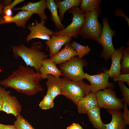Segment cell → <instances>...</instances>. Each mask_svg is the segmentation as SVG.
<instances>
[{
    "label": "cell",
    "instance_id": "5b68a950",
    "mask_svg": "<svg viewBox=\"0 0 129 129\" xmlns=\"http://www.w3.org/2000/svg\"><path fill=\"white\" fill-rule=\"evenodd\" d=\"M99 9L85 13V22L79 35L85 39H91L98 42L102 27L98 20Z\"/></svg>",
    "mask_w": 129,
    "mask_h": 129
},
{
    "label": "cell",
    "instance_id": "4316f807",
    "mask_svg": "<svg viewBox=\"0 0 129 129\" xmlns=\"http://www.w3.org/2000/svg\"><path fill=\"white\" fill-rule=\"evenodd\" d=\"M14 122V125L17 129H35L30 123L20 114Z\"/></svg>",
    "mask_w": 129,
    "mask_h": 129
},
{
    "label": "cell",
    "instance_id": "f1b7e54d",
    "mask_svg": "<svg viewBox=\"0 0 129 129\" xmlns=\"http://www.w3.org/2000/svg\"><path fill=\"white\" fill-rule=\"evenodd\" d=\"M118 84L121 91L123 102L129 105V89L124 85L123 82L118 81Z\"/></svg>",
    "mask_w": 129,
    "mask_h": 129
},
{
    "label": "cell",
    "instance_id": "ab89813d",
    "mask_svg": "<svg viewBox=\"0 0 129 129\" xmlns=\"http://www.w3.org/2000/svg\"><path fill=\"white\" fill-rule=\"evenodd\" d=\"M4 7V5L3 3L0 2V17L1 14L2 13V11Z\"/></svg>",
    "mask_w": 129,
    "mask_h": 129
},
{
    "label": "cell",
    "instance_id": "8992f818",
    "mask_svg": "<svg viewBox=\"0 0 129 129\" xmlns=\"http://www.w3.org/2000/svg\"><path fill=\"white\" fill-rule=\"evenodd\" d=\"M73 15L71 23L63 30L54 32L57 36H66L76 38L85 22V14L79 7L72 8L68 11Z\"/></svg>",
    "mask_w": 129,
    "mask_h": 129
},
{
    "label": "cell",
    "instance_id": "cb8c5ba5",
    "mask_svg": "<svg viewBox=\"0 0 129 129\" xmlns=\"http://www.w3.org/2000/svg\"><path fill=\"white\" fill-rule=\"evenodd\" d=\"M100 0H82L80 7L81 10L86 13L99 9Z\"/></svg>",
    "mask_w": 129,
    "mask_h": 129
},
{
    "label": "cell",
    "instance_id": "484cf974",
    "mask_svg": "<svg viewBox=\"0 0 129 129\" xmlns=\"http://www.w3.org/2000/svg\"><path fill=\"white\" fill-rule=\"evenodd\" d=\"M72 48L76 51L78 57L82 58L85 55L88 54L90 51L91 49L88 46H84L81 45L75 41H73L70 43Z\"/></svg>",
    "mask_w": 129,
    "mask_h": 129
},
{
    "label": "cell",
    "instance_id": "52a82bcc",
    "mask_svg": "<svg viewBox=\"0 0 129 129\" xmlns=\"http://www.w3.org/2000/svg\"><path fill=\"white\" fill-rule=\"evenodd\" d=\"M98 106L108 110L120 111L123 109L122 99L117 97L113 89L108 88L99 91L95 93Z\"/></svg>",
    "mask_w": 129,
    "mask_h": 129
},
{
    "label": "cell",
    "instance_id": "d6986e66",
    "mask_svg": "<svg viewBox=\"0 0 129 129\" xmlns=\"http://www.w3.org/2000/svg\"><path fill=\"white\" fill-rule=\"evenodd\" d=\"M112 115L111 122L105 124L106 129H128L127 125L123 120V113L121 111L107 109Z\"/></svg>",
    "mask_w": 129,
    "mask_h": 129
},
{
    "label": "cell",
    "instance_id": "3957f363",
    "mask_svg": "<svg viewBox=\"0 0 129 129\" xmlns=\"http://www.w3.org/2000/svg\"><path fill=\"white\" fill-rule=\"evenodd\" d=\"M62 94L77 105L79 101L90 92L91 86L83 81H74L63 78L62 79Z\"/></svg>",
    "mask_w": 129,
    "mask_h": 129
},
{
    "label": "cell",
    "instance_id": "836d02e7",
    "mask_svg": "<svg viewBox=\"0 0 129 129\" xmlns=\"http://www.w3.org/2000/svg\"><path fill=\"white\" fill-rule=\"evenodd\" d=\"M115 16H118L123 17H124L127 22L128 25L129 24V18L126 16L122 10L120 9L116 8L115 13Z\"/></svg>",
    "mask_w": 129,
    "mask_h": 129
},
{
    "label": "cell",
    "instance_id": "8d00e7d4",
    "mask_svg": "<svg viewBox=\"0 0 129 129\" xmlns=\"http://www.w3.org/2000/svg\"><path fill=\"white\" fill-rule=\"evenodd\" d=\"M0 129H17L14 125H5L0 123Z\"/></svg>",
    "mask_w": 129,
    "mask_h": 129
},
{
    "label": "cell",
    "instance_id": "ba28073f",
    "mask_svg": "<svg viewBox=\"0 0 129 129\" xmlns=\"http://www.w3.org/2000/svg\"><path fill=\"white\" fill-rule=\"evenodd\" d=\"M103 26L102 33L98 43L103 47L101 56L106 61H107L112 54L116 50L112 42L113 36L115 35V32L112 30L109 25L108 19L104 18L102 19Z\"/></svg>",
    "mask_w": 129,
    "mask_h": 129
},
{
    "label": "cell",
    "instance_id": "603a6c76",
    "mask_svg": "<svg viewBox=\"0 0 129 129\" xmlns=\"http://www.w3.org/2000/svg\"><path fill=\"white\" fill-rule=\"evenodd\" d=\"M33 14L32 12L28 11H19L12 16L11 23H14L18 27L25 28L27 21L31 17Z\"/></svg>",
    "mask_w": 129,
    "mask_h": 129
},
{
    "label": "cell",
    "instance_id": "ffe728a7",
    "mask_svg": "<svg viewBox=\"0 0 129 129\" xmlns=\"http://www.w3.org/2000/svg\"><path fill=\"white\" fill-rule=\"evenodd\" d=\"M81 0H55L59 11V16L61 21L63 20L64 14L68 10L74 7L80 6Z\"/></svg>",
    "mask_w": 129,
    "mask_h": 129
},
{
    "label": "cell",
    "instance_id": "d6a6232c",
    "mask_svg": "<svg viewBox=\"0 0 129 129\" xmlns=\"http://www.w3.org/2000/svg\"><path fill=\"white\" fill-rule=\"evenodd\" d=\"M12 16L7 15L3 16L2 17L0 18V25L11 23Z\"/></svg>",
    "mask_w": 129,
    "mask_h": 129
},
{
    "label": "cell",
    "instance_id": "5bb4252c",
    "mask_svg": "<svg viewBox=\"0 0 129 129\" xmlns=\"http://www.w3.org/2000/svg\"><path fill=\"white\" fill-rule=\"evenodd\" d=\"M77 56V52L71 46L70 43L65 45L64 47L50 58L56 64H60L68 61L73 57Z\"/></svg>",
    "mask_w": 129,
    "mask_h": 129
},
{
    "label": "cell",
    "instance_id": "6da1fadb",
    "mask_svg": "<svg viewBox=\"0 0 129 129\" xmlns=\"http://www.w3.org/2000/svg\"><path fill=\"white\" fill-rule=\"evenodd\" d=\"M32 67L20 65L6 78L0 81V85L13 89L28 96L42 91L40 82L42 79L40 73Z\"/></svg>",
    "mask_w": 129,
    "mask_h": 129
},
{
    "label": "cell",
    "instance_id": "2e32d148",
    "mask_svg": "<svg viewBox=\"0 0 129 129\" xmlns=\"http://www.w3.org/2000/svg\"><path fill=\"white\" fill-rule=\"evenodd\" d=\"M76 105L79 113L87 114L90 110L98 107L95 94L90 92L80 99Z\"/></svg>",
    "mask_w": 129,
    "mask_h": 129
},
{
    "label": "cell",
    "instance_id": "d4e9b609",
    "mask_svg": "<svg viewBox=\"0 0 129 129\" xmlns=\"http://www.w3.org/2000/svg\"><path fill=\"white\" fill-rule=\"evenodd\" d=\"M120 64V74H129V47L123 50Z\"/></svg>",
    "mask_w": 129,
    "mask_h": 129
},
{
    "label": "cell",
    "instance_id": "f35d334b",
    "mask_svg": "<svg viewBox=\"0 0 129 129\" xmlns=\"http://www.w3.org/2000/svg\"><path fill=\"white\" fill-rule=\"evenodd\" d=\"M12 0H5L4 1V6L9 5L12 2Z\"/></svg>",
    "mask_w": 129,
    "mask_h": 129
},
{
    "label": "cell",
    "instance_id": "ac0fdd59",
    "mask_svg": "<svg viewBox=\"0 0 129 129\" xmlns=\"http://www.w3.org/2000/svg\"><path fill=\"white\" fill-rule=\"evenodd\" d=\"M47 79V93L49 94L54 100L58 96L62 95V78L49 75Z\"/></svg>",
    "mask_w": 129,
    "mask_h": 129
},
{
    "label": "cell",
    "instance_id": "4dcf8cb0",
    "mask_svg": "<svg viewBox=\"0 0 129 129\" xmlns=\"http://www.w3.org/2000/svg\"><path fill=\"white\" fill-rule=\"evenodd\" d=\"M112 79L115 82H125L129 86V74H120Z\"/></svg>",
    "mask_w": 129,
    "mask_h": 129
},
{
    "label": "cell",
    "instance_id": "277c9868",
    "mask_svg": "<svg viewBox=\"0 0 129 129\" xmlns=\"http://www.w3.org/2000/svg\"><path fill=\"white\" fill-rule=\"evenodd\" d=\"M87 65L86 60L75 56L65 62L59 64V67L63 78L78 82L83 81L84 79L85 73L83 68Z\"/></svg>",
    "mask_w": 129,
    "mask_h": 129
},
{
    "label": "cell",
    "instance_id": "74e56055",
    "mask_svg": "<svg viewBox=\"0 0 129 129\" xmlns=\"http://www.w3.org/2000/svg\"><path fill=\"white\" fill-rule=\"evenodd\" d=\"M66 129H83L79 124L73 123L70 126L67 127Z\"/></svg>",
    "mask_w": 129,
    "mask_h": 129
},
{
    "label": "cell",
    "instance_id": "9c48e42d",
    "mask_svg": "<svg viewBox=\"0 0 129 129\" xmlns=\"http://www.w3.org/2000/svg\"><path fill=\"white\" fill-rule=\"evenodd\" d=\"M103 70L104 72L95 75L85 74L84 79H87L90 84L91 92L95 94L101 90L114 88V84L108 81L109 76L108 73V70Z\"/></svg>",
    "mask_w": 129,
    "mask_h": 129
},
{
    "label": "cell",
    "instance_id": "9a60e30c",
    "mask_svg": "<svg viewBox=\"0 0 129 129\" xmlns=\"http://www.w3.org/2000/svg\"><path fill=\"white\" fill-rule=\"evenodd\" d=\"M124 48V47L122 46L117 49L110 56L112 63L108 73L111 78L113 79L120 74L121 60Z\"/></svg>",
    "mask_w": 129,
    "mask_h": 129
},
{
    "label": "cell",
    "instance_id": "8fae6325",
    "mask_svg": "<svg viewBox=\"0 0 129 129\" xmlns=\"http://www.w3.org/2000/svg\"><path fill=\"white\" fill-rule=\"evenodd\" d=\"M47 8L46 0H41L35 2H29L21 7L14 8L13 10L15 11L20 10L30 11L33 14H38L41 20L45 21L48 19L44 11Z\"/></svg>",
    "mask_w": 129,
    "mask_h": 129
},
{
    "label": "cell",
    "instance_id": "e575fe53",
    "mask_svg": "<svg viewBox=\"0 0 129 129\" xmlns=\"http://www.w3.org/2000/svg\"><path fill=\"white\" fill-rule=\"evenodd\" d=\"M3 16L7 15L12 16L13 14L12 9L8 8L7 6H4L2 11Z\"/></svg>",
    "mask_w": 129,
    "mask_h": 129
},
{
    "label": "cell",
    "instance_id": "44dd1931",
    "mask_svg": "<svg viewBox=\"0 0 129 129\" xmlns=\"http://www.w3.org/2000/svg\"><path fill=\"white\" fill-rule=\"evenodd\" d=\"M47 8L51 13V19L56 27L60 31L64 28L65 26L61 23L57 11V7L54 0H46Z\"/></svg>",
    "mask_w": 129,
    "mask_h": 129
},
{
    "label": "cell",
    "instance_id": "7a4b0ae2",
    "mask_svg": "<svg viewBox=\"0 0 129 129\" xmlns=\"http://www.w3.org/2000/svg\"><path fill=\"white\" fill-rule=\"evenodd\" d=\"M43 47L42 43L39 41L33 42L29 48L22 43L11 47L15 58H21L27 66L33 68L39 73L43 60L48 57L47 54L42 51Z\"/></svg>",
    "mask_w": 129,
    "mask_h": 129
},
{
    "label": "cell",
    "instance_id": "d590c367",
    "mask_svg": "<svg viewBox=\"0 0 129 129\" xmlns=\"http://www.w3.org/2000/svg\"><path fill=\"white\" fill-rule=\"evenodd\" d=\"M24 1V0H14L11 2L9 5L6 6L12 9L16 5Z\"/></svg>",
    "mask_w": 129,
    "mask_h": 129
},
{
    "label": "cell",
    "instance_id": "7402d4cb",
    "mask_svg": "<svg viewBox=\"0 0 129 129\" xmlns=\"http://www.w3.org/2000/svg\"><path fill=\"white\" fill-rule=\"evenodd\" d=\"M100 108L97 107L88 112L87 114L93 127L97 129H106L100 115Z\"/></svg>",
    "mask_w": 129,
    "mask_h": 129
},
{
    "label": "cell",
    "instance_id": "83f0119b",
    "mask_svg": "<svg viewBox=\"0 0 129 129\" xmlns=\"http://www.w3.org/2000/svg\"><path fill=\"white\" fill-rule=\"evenodd\" d=\"M54 100L50 95L47 93L43 100L39 103V107L42 110L51 108L54 106Z\"/></svg>",
    "mask_w": 129,
    "mask_h": 129
},
{
    "label": "cell",
    "instance_id": "4fadbf2b",
    "mask_svg": "<svg viewBox=\"0 0 129 129\" xmlns=\"http://www.w3.org/2000/svg\"><path fill=\"white\" fill-rule=\"evenodd\" d=\"M22 111V106L17 97L10 94L4 99L1 111L8 114H11L16 118L20 114Z\"/></svg>",
    "mask_w": 129,
    "mask_h": 129
},
{
    "label": "cell",
    "instance_id": "7c38bea8",
    "mask_svg": "<svg viewBox=\"0 0 129 129\" xmlns=\"http://www.w3.org/2000/svg\"><path fill=\"white\" fill-rule=\"evenodd\" d=\"M72 37L68 36H57L53 35L49 39L46 40L45 44L49 49L50 57L59 52L64 44L70 43Z\"/></svg>",
    "mask_w": 129,
    "mask_h": 129
},
{
    "label": "cell",
    "instance_id": "e0dca14e",
    "mask_svg": "<svg viewBox=\"0 0 129 129\" xmlns=\"http://www.w3.org/2000/svg\"><path fill=\"white\" fill-rule=\"evenodd\" d=\"M40 73L42 79H47L49 75L56 77L63 76L60 70L50 58L45 59L43 60Z\"/></svg>",
    "mask_w": 129,
    "mask_h": 129
},
{
    "label": "cell",
    "instance_id": "30bf717a",
    "mask_svg": "<svg viewBox=\"0 0 129 129\" xmlns=\"http://www.w3.org/2000/svg\"><path fill=\"white\" fill-rule=\"evenodd\" d=\"M35 25L29 24L27 26L30 32L26 38L27 42L35 38L46 40L49 39L51 36L53 35L54 32L45 26V21L41 20L39 23L37 20H35Z\"/></svg>",
    "mask_w": 129,
    "mask_h": 129
},
{
    "label": "cell",
    "instance_id": "f546056e",
    "mask_svg": "<svg viewBox=\"0 0 129 129\" xmlns=\"http://www.w3.org/2000/svg\"><path fill=\"white\" fill-rule=\"evenodd\" d=\"M11 92L10 91L6 90L5 88H3L2 86H0V111H1L4 99L7 96L10 94Z\"/></svg>",
    "mask_w": 129,
    "mask_h": 129
},
{
    "label": "cell",
    "instance_id": "1f68e13d",
    "mask_svg": "<svg viewBox=\"0 0 129 129\" xmlns=\"http://www.w3.org/2000/svg\"><path fill=\"white\" fill-rule=\"evenodd\" d=\"M123 109V120L126 124L128 125L129 124V111L128 108V106L125 102H124Z\"/></svg>",
    "mask_w": 129,
    "mask_h": 129
}]
</instances>
